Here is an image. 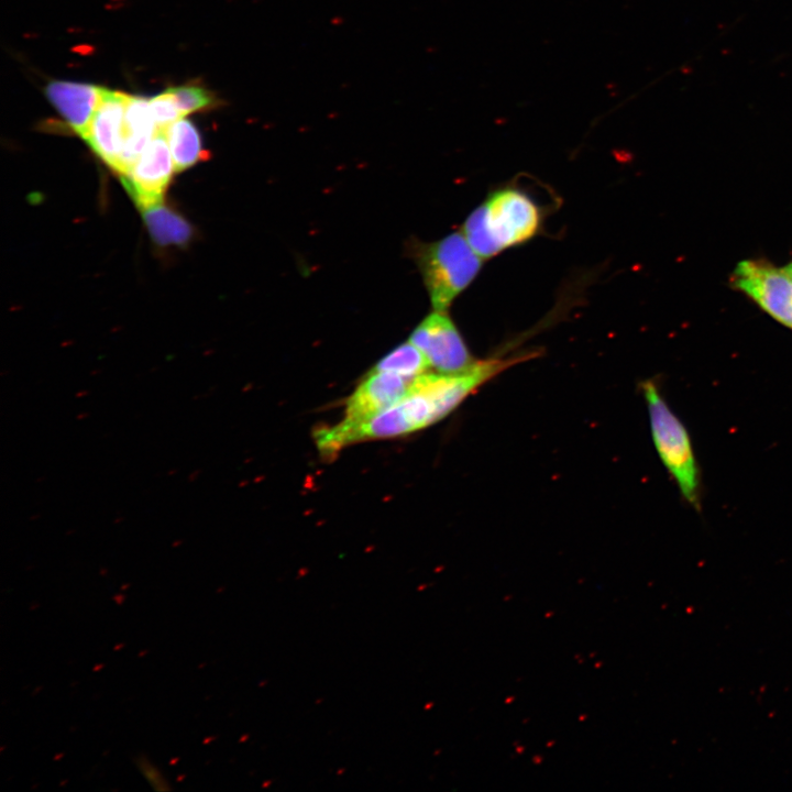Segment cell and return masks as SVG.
<instances>
[{
    "mask_svg": "<svg viewBox=\"0 0 792 792\" xmlns=\"http://www.w3.org/2000/svg\"><path fill=\"white\" fill-rule=\"evenodd\" d=\"M415 257L435 310L446 311L476 277L482 257L464 234L446 238L415 248Z\"/></svg>",
    "mask_w": 792,
    "mask_h": 792,
    "instance_id": "2",
    "label": "cell"
},
{
    "mask_svg": "<svg viewBox=\"0 0 792 792\" xmlns=\"http://www.w3.org/2000/svg\"><path fill=\"white\" fill-rule=\"evenodd\" d=\"M175 172L165 132L157 131L122 184L140 210L163 202Z\"/></svg>",
    "mask_w": 792,
    "mask_h": 792,
    "instance_id": "6",
    "label": "cell"
},
{
    "mask_svg": "<svg viewBox=\"0 0 792 792\" xmlns=\"http://www.w3.org/2000/svg\"><path fill=\"white\" fill-rule=\"evenodd\" d=\"M166 90L175 101L182 117L212 108L219 103L213 92L200 86L183 85L170 87Z\"/></svg>",
    "mask_w": 792,
    "mask_h": 792,
    "instance_id": "15",
    "label": "cell"
},
{
    "mask_svg": "<svg viewBox=\"0 0 792 792\" xmlns=\"http://www.w3.org/2000/svg\"><path fill=\"white\" fill-rule=\"evenodd\" d=\"M540 226V212L530 197L507 188L492 194L466 219L463 234L483 258L531 239Z\"/></svg>",
    "mask_w": 792,
    "mask_h": 792,
    "instance_id": "1",
    "label": "cell"
},
{
    "mask_svg": "<svg viewBox=\"0 0 792 792\" xmlns=\"http://www.w3.org/2000/svg\"><path fill=\"white\" fill-rule=\"evenodd\" d=\"M729 284L776 321L792 329V260L781 266L766 258L743 260L734 267Z\"/></svg>",
    "mask_w": 792,
    "mask_h": 792,
    "instance_id": "4",
    "label": "cell"
},
{
    "mask_svg": "<svg viewBox=\"0 0 792 792\" xmlns=\"http://www.w3.org/2000/svg\"><path fill=\"white\" fill-rule=\"evenodd\" d=\"M153 240L162 245H186L193 238V227L180 215L162 204L141 210Z\"/></svg>",
    "mask_w": 792,
    "mask_h": 792,
    "instance_id": "12",
    "label": "cell"
},
{
    "mask_svg": "<svg viewBox=\"0 0 792 792\" xmlns=\"http://www.w3.org/2000/svg\"><path fill=\"white\" fill-rule=\"evenodd\" d=\"M150 107L157 131L165 132L169 125L183 118L167 90L151 98Z\"/></svg>",
    "mask_w": 792,
    "mask_h": 792,
    "instance_id": "16",
    "label": "cell"
},
{
    "mask_svg": "<svg viewBox=\"0 0 792 792\" xmlns=\"http://www.w3.org/2000/svg\"><path fill=\"white\" fill-rule=\"evenodd\" d=\"M417 431L402 400L360 422L340 421L316 432V443L324 457H333L344 447L364 440L388 439Z\"/></svg>",
    "mask_w": 792,
    "mask_h": 792,
    "instance_id": "7",
    "label": "cell"
},
{
    "mask_svg": "<svg viewBox=\"0 0 792 792\" xmlns=\"http://www.w3.org/2000/svg\"><path fill=\"white\" fill-rule=\"evenodd\" d=\"M165 134L175 172L185 170L207 157L199 132L189 120L178 119L167 128Z\"/></svg>",
    "mask_w": 792,
    "mask_h": 792,
    "instance_id": "13",
    "label": "cell"
},
{
    "mask_svg": "<svg viewBox=\"0 0 792 792\" xmlns=\"http://www.w3.org/2000/svg\"><path fill=\"white\" fill-rule=\"evenodd\" d=\"M410 381L391 372L371 371L348 398L346 424H360L395 406L407 394Z\"/></svg>",
    "mask_w": 792,
    "mask_h": 792,
    "instance_id": "9",
    "label": "cell"
},
{
    "mask_svg": "<svg viewBox=\"0 0 792 792\" xmlns=\"http://www.w3.org/2000/svg\"><path fill=\"white\" fill-rule=\"evenodd\" d=\"M156 133L150 99L129 95L124 114L123 147L117 168L120 176L131 170Z\"/></svg>",
    "mask_w": 792,
    "mask_h": 792,
    "instance_id": "11",
    "label": "cell"
},
{
    "mask_svg": "<svg viewBox=\"0 0 792 792\" xmlns=\"http://www.w3.org/2000/svg\"><path fill=\"white\" fill-rule=\"evenodd\" d=\"M642 391L656 450L682 496L694 507H698V469L689 433L652 381L644 382Z\"/></svg>",
    "mask_w": 792,
    "mask_h": 792,
    "instance_id": "3",
    "label": "cell"
},
{
    "mask_svg": "<svg viewBox=\"0 0 792 792\" xmlns=\"http://www.w3.org/2000/svg\"><path fill=\"white\" fill-rule=\"evenodd\" d=\"M103 87L67 80H52L45 95L64 121L81 138L98 108Z\"/></svg>",
    "mask_w": 792,
    "mask_h": 792,
    "instance_id": "10",
    "label": "cell"
},
{
    "mask_svg": "<svg viewBox=\"0 0 792 792\" xmlns=\"http://www.w3.org/2000/svg\"><path fill=\"white\" fill-rule=\"evenodd\" d=\"M430 363L420 349L406 342L382 358L372 371L391 372L411 381L428 372Z\"/></svg>",
    "mask_w": 792,
    "mask_h": 792,
    "instance_id": "14",
    "label": "cell"
},
{
    "mask_svg": "<svg viewBox=\"0 0 792 792\" xmlns=\"http://www.w3.org/2000/svg\"><path fill=\"white\" fill-rule=\"evenodd\" d=\"M129 95L102 89L98 108L86 134L81 138L89 147L114 172L123 147L124 114Z\"/></svg>",
    "mask_w": 792,
    "mask_h": 792,
    "instance_id": "8",
    "label": "cell"
},
{
    "mask_svg": "<svg viewBox=\"0 0 792 792\" xmlns=\"http://www.w3.org/2000/svg\"><path fill=\"white\" fill-rule=\"evenodd\" d=\"M410 342L439 373L463 372L476 362L446 311L435 310L427 316L411 333Z\"/></svg>",
    "mask_w": 792,
    "mask_h": 792,
    "instance_id": "5",
    "label": "cell"
}]
</instances>
